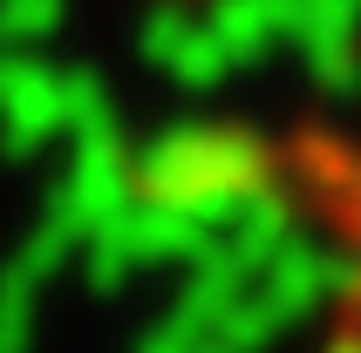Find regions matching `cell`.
Masks as SVG:
<instances>
[{
    "label": "cell",
    "instance_id": "cell-1",
    "mask_svg": "<svg viewBox=\"0 0 361 353\" xmlns=\"http://www.w3.org/2000/svg\"><path fill=\"white\" fill-rule=\"evenodd\" d=\"M321 191H327V204H334V231H341V258H348L321 353H361V150L327 170Z\"/></svg>",
    "mask_w": 361,
    "mask_h": 353
}]
</instances>
